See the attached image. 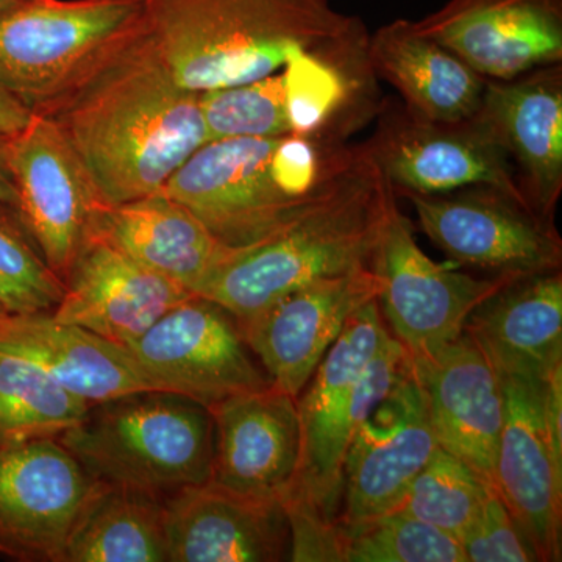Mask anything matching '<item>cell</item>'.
I'll list each match as a JSON object with an SVG mask.
<instances>
[{
	"label": "cell",
	"instance_id": "1",
	"mask_svg": "<svg viewBox=\"0 0 562 562\" xmlns=\"http://www.w3.org/2000/svg\"><path fill=\"white\" fill-rule=\"evenodd\" d=\"M201 92L181 88L140 29L35 113L63 133L109 205L161 191L206 143Z\"/></svg>",
	"mask_w": 562,
	"mask_h": 562
},
{
	"label": "cell",
	"instance_id": "2",
	"mask_svg": "<svg viewBox=\"0 0 562 562\" xmlns=\"http://www.w3.org/2000/svg\"><path fill=\"white\" fill-rule=\"evenodd\" d=\"M144 29L194 92L272 76L295 49L336 50L368 35L328 0H146Z\"/></svg>",
	"mask_w": 562,
	"mask_h": 562
},
{
	"label": "cell",
	"instance_id": "3",
	"mask_svg": "<svg viewBox=\"0 0 562 562\" xmlns=\"http://www.w3.org/2000/svg\"><path fill=\"white\" fill-rule=\"evenodd\" d=\"M395 192L364 146L338 183L269 238L232 249L195 288L236 321L313 281L372 268Z\"/></svg>",
	"mask_w": 562,
	"mask_h": 562
},
{
	"label": "cell",
	"instance_id": "4",
	"mask_svg": "<svg viewBox=\"0 0 562 562\" xmlns=\"http://www.w3.org/2000/svg\"><path fill=\"white\" fill-rule=\"evenodd\" d=\"M55 439L92 479L161 498L210 482L213 471L210 409L172 392L144 391L95 403Z\"/></svg>",
	"mask_w": 562,
	"mask_h": 562
},
{
	"label": "cell",
	"instance_id": "5",
	"mask_svg": "<svg viewBox=\"0 0 562 562\" xmlns=\"http://www.w3.org/2000/svg\"><path fill=\"white\" fill-rule=\"evenodd\" d=\"M146 0H14L0 11V85L36 110L143 29Z\"/></svg>",
	"mask_w": 562,
	"mask_h": 562
},
{
	"label": "cell",
	"instance_id": "6",
	"mask_svg": "<svg viewBox=\"0 0 562 562\" xmlns=\"http://www.w3.org/2000/svg\"><path fill=\"white\" fill-rule=\"evenodd\" d=\"M505 397L494 486L538 561L561 560L562 372L495 369Z\"/></svg>",
	"mask_w": 562,
	"mask_h": 562
},
{
	"label": "cell",
	"instance_id": "7",
	"mask_svg": "<svg viewBox=\"0 0 562 562\" xmlns=\"http://www.w3.org/2000/svg\"><path fill=\"white\" fill-rule=\"evenodd\" d=\"M279 138L210 140L176 169L161 191L187 206L224 246H254L328 192L314 201H299L281 190L271 171Z\"/></svg>",
	"mask_w": 562,
	"mask_h": 562
},
{
	"label": "cell",
	"instance_id": "8",
	"mask_svg": "<svg viewBox=\"0 0 562 562\" xmlns=\"http://www.w3.org/2000/svg\"><path fill=\"white\" fill-rule=\"evenodd\" d=\"M380 312L413 361L425 360L464 333L473 310L516 276L475 279L432 261L395 203L373 255ZM522 277V276H520Z\"/></svg>",
	"mask_w": 562,
	"mask_h": 562
},
{
	"label": "cell",
	"instance_id": "9",
	"mask_svg": "<svg viewBox=\"0 0 562 562\" xmlns=\"http://www.w3.org/2000/svg\"><path fill=\"white\" fill-rule=\"evenodd\" d=\"M390 335L379 303L361 306L325 353L297 397L302 452L297 476L283 501L312 506L338 522L342 505V462L353 432L355 387L362 369Z\"/></svg>",
	"mask_w": 562,
	"mask_h": 562
},
{
	"label": "cell",
	"instance_id": "10",
	"mask_svg": "<svg viewBox=\"0 0 562 562\" xmlns=\"http://www.w3.org/2000/svg\"><path fill=\"white\" fill-rule=\"evenodd\" d=\"M125 347L157 391L183 395L209 409L272 383L250 357L235 317L198 294Z\"/></svg>",
	"mask_w": 562,
	"mask_h": 562
},
{
	"label": "cell",
	"instance_id": "11",
	"mask_svg": "<svg viewBox=\"0 0 562 562\" xmlns=\"http://www.w3.org/2000/svg\"><path fill=\"white\" fill-rule=\"evenodd\" d=\"M402 195L412 202L422 232L460 265L495 276L561 271L562 241L554 224L506 192L469 187Z\"/></svg>",
	"mask_w": 562,
	"mask_h": 562
},
{
	"label": "cell",
	"instance_id": "12",
	"mask_svg": "<svg viewBox=\"0 0 562 562\" xmlns=\"http://www.w3.org/2000/svg\"><path fill=\"white\" fill-rule=\"evenodd\" d=\"M362 146L395 194L491 187L527 205L508 154L475 117L436 122L417 116L403 103L387 105Z\"/></svg>",
	"mask_w": 562,
	"mask_h": 562
},
{
	"label": "cell",
	"instance_id": "13",
	"mask_svg": "<svg viewBox=\"0 0 562 562\" xmlns=\"http://www.w3.org/2000/svg\"><path fill=\"white\" fill-rule=\"evenodd\" d=\"M18 214L52 272L65 283L103 206L101 192L57 125L32 111L10 135Z\"/></svg>",
	"mask_w": 562,
	"mask_h": 562
},
{
	"label": "cell",
	"instance_id": "14",
	"mask_svg": "<svg viewBox=\"0 0 562 562\" xmlns=\"http://www.w3.org/2000/svg\"><path fill=\"white\" fill-rule=\"evenodd\" d=\"M94 479L58 439L0 447V554L65 562L74 524Z\"/></svg>",
	"mask_w": 562,
	"mask_h": 562
},
{
	"label": "cell",
	"instance_id": "15",
	"mask_svg": "<svg viewBox=\"0 0 562 562\" xmlns=\"http://www.w3.org/2000/svg\"><path fill=\"white\" fill-rule=\"evenodd\" d=\"M438 447L427 397L413 371L351 435L338 522H360L394 509Z\"/></svg>",
	"mask_w": 562,
	"mask_h": 562
},
{
	"label": "cell",
	"instance_id": "16",
	"mask_svg": "<svg viewBox=\"0 0 562 562\" xmlns=\"http://www.w3.org/2000/svg\"><path fill=\"white\" fill-rule=\"evenodd\" d=\"M376 294L379 279L366 268L313 281L236 322L271 382L297 398L350 317Z\"/></svg>",
	"mask_w": 562,
	"mask_h": 562
},
{
	"label": "cell",
	"instance_id": "17",
	"mask_svg": "<svg viewBox=\"0 0 562 562\" xmlns=\"http://www.w3.org/2000/svg\"><path fill=\"white\" fill-rule=\"evenodd\" d=\"M414 22L486 80L562 63V0H449Z\"/></svg>",
	"mask_w": 562,
	"mask_h": 562
},
{
	"label": "cell",
	"instance_id": "18",
	"mask_svg": "<svg viewBox=\"0 0 562 562\" xmlns=\"http://www.w3.org/2000/svg\"><path fill=\"white\" fill-rule=\"evenodd\" d=\"M508 154L525 202L554 224L562 194V63L486 80L475 116Z\"/></svg>",
	"mask_w": 562,
	"mask_h": 562
},
{
	"label": "cell",
	"instance_id": "19",
	"mask_svg": "<svg viewBox=\"0 0 562 562\" xmlns=\"http://www.w3.org/2000/svg\"><path fill=\"white\" fill-rule=\"evenodd\" d=\"M168 562H276L290 557L291 531L279 498L206 482L165 502Z\"/></svg>",
	"mask_w": 562,
	"mask_h": 562
},
{
	"label": "cell",
	"instance_id": "20",
	"mask_svg": "<svg viewBox=\"0 0 562 562\" xmlns=\"http://www.w3.org/2000/svg\"><path fill=\"white\" fill-rule=\"evenodd\" d=\"M192 294L91 233L50 314L127 346Z\"/></svg>",
	"mask_w": 562,
	"mask_h": 562
},
{
	"label": "cell",
	"instance_id": "21",
	"mask_svg": "<svg viewBox=\"0 0 562 562\" xmlns=\"http://www.w3.org/2000/svg\"><path fill=\"white\" fill-rule=\"evenodd\" d=\"M214 457L210 482L255 497H284L301 464L297 398L271 383L210 409Z\"/></svg>",
	"mask_w": 562,
	"mask_h": 562
},
{
	"label": "cell",
	"instance_id": "22",
	"mask_svg": "<svg viewBox=\"0 0 562 562\" xmlns=\"http://www.w3.org/2000/svg\"><path fill=\"white\" fill-rule=\"evenodd\" d=\"M413 364L438 446L494 484L505 397L487 355L464 331L438 353Z\"/></svg>",
	"mask_w": 562,
	"mask_h": 562
},
{
	"label": "cell",
	"instance_id": "23",
	"mask_svg": "<svg viewBox=\"0 0 562 562\" xmlns=\"http://www.w3.org/2000/svg\"><path fill=\"white\" fill-rule=\"evenodd\" d=\"M0 347L36 362L90 405L157 391L127 347L57 321L50 313L9 314L0 319Z\"/></svg>",
	"mask_w": 562,
	"mask_h": 562
},
{
	"label": "cell",
	"instance_id": "24",
	"mask_svg": "<svg viewBox=\"0 0 562 562\" xmlns=\"http://www.w3.org/2000/svg\"><path fill=\"white\" fill-rule=\"evenodd\" d=\"M366 57L373 77L392 85L403 105L425 120L468 121L482 105L486 79L414 21L380 27L368 38Z\"/></svg>",
	"mask_w": 562,
	"mask_h": 562
},
{
	"label": "cell",
	"instance_id": "25",
	"mask_svg": "<svg viewBox=\"0 0 562 562\" xmlns=\"http://www.w3.org/2000/svg\"><path fill=\"white\" fill-rule=\"evenodd\" d=\"M464 331L495 369L562 372L561 271L514 277L473 310Z\"/></svg>",
	"mask_w": 562,
	"mask_h": 562
},
{
	"label": "cell",
	"instance_id": "26",
	"mask_svg": "<svg viewBox=\"0 0 562 562\" xmlns=\"http://www.w3.org/2000/svg\"><path fill=\"white\" fill-rule=\"evenodd\" d=\"M92 235L191 292L232 250L217 241L187 206L162 191L103 206L95 216Z\"/></svg>",
	"mask_w": 562,
	"mask_h": 562
},
{
	"label": "cell",
	"instance_id": "27",
	"mask_svg": "<svg viewBox=\"0 0 562 562\" xmlns=\"http://www.w3.org/2000/svg\"><path fill=\"white\" fill-rule=\"evenodd\" d=\"M166 498L94 480L74 524L65 562H165Z\"/></svg>",
	"mask_w": 562,
	"mask_h": 562
},
{
	"label": "cell",
	"instance_id": "28",
	"mask_svg": "<svg viewBox=\"0 0 562 562\" xmlns=\"http://www.w3.org/2000/svg\"><path fill=\"white\" fill-rule=\"evenodd\" d=\"M368 38L341 49H295L288 55L281 76L292 133L344 136L355 121L349 111L357 106L366 79L373 77L366 57Z\"/></svg>",
	"mask_w": 562,
	"mask_h": 562
},
{
	"label": "cell",
	"instance_id": "29",
	"mask_svg": "<svg viewBox=\"0 0 562 562\" xmlns=\"http://www.w3.org/2000/svg\"><path fill=\"white\" fill-rule=\"evenodd\" d=\"M90 406L36 362L0 347V447L58 438L76 427Z\"/></svg>",
	"mask_w": 562,
	"mask_h": 562
},
{
	"label": "cell",
	"instance_id": "30",
	"mask_svg": "<svg viewBox=\"0 0 562 562\" xmlns=\"http://www.w3.org/2000/svg\"><path fill=\"white\" fill-rule=\"evenodd\" d=\"M342 561L465 562L461 543L401 508L341 524Z\"/></svg>",
	"mask_w": 562,
	"mask_h": 562
},
{
	"label": "cell",
	"instance_id": "31",
	"mask_svg": "<svg viewBox=\"0 0 562 562\" xmlns=\"http://www.w3.org/2000/svg\"><path fill=\"white\" fill-rule=\"evenodd\" d=\"M486 483L464 461L438 447L395 508L461 542L479 513Z\"/></svg>",
	"mask_w": 562,
	"mask_h": 562
},
{
	"label": "cell",
	"instance_id": "32",
	"mask_svg": "<svg viewBox=\"0 0 562 562\" xmlns=\"http://www.w3.org/2000/svg\"><path fill=\"white\" fill-rule=\"evenodd\" d=\"M206 143L233 138H273L291 133L281 74L201 92Z\"/></svg>",
	"mask_w": 562,
	"mask_h": 562
},
{
	"label": "cell",
	"instance_id": "33",
	"mask_svg": "<svg viewBox=\"0 0 562 562\" xmlns=\"http://www.w3.org/2000/svg\"><path fill=\"white\" fill-rule=\"evenodd\" d=\"M65 283L46 265L20 214L0 203V297L11 314L52 313Z\"/></svg>",
	"mask_w": 562,
	"mask_h": 562
},
{
	"label": "cell",
	"instance_id": "34",
	"mask_svg": "<svg viewBox=\"0 0 562 562\" xmlns=\"http://www.w3.org/2000/svg\"><path fill=\"white\" fill-rule=\"evenodd\" d=\"M460 543L465 562L538 561L530 539L492 483L484 484L479 513Z\"/></svg>",
	"mask_w": 562,
	"mask_h": 562
},
{
	"label": "cell",
	"instance_id": "35",
	"mask_svg": "<svg viewBox=\"0 0 562 562\" xmlns=\"http://www.w3.org/2000/svg\"><path fill=\"white\" fill-rule=\"evenodd\" d=\"M32 110L0 85V132L14 135L31 121Z\"/></svg>",
	"mask_w": 562,
	"mask_h": 562
},
{
	"label": "cell",
	"instance_id": "36",
	"mask_svg": "<svg viewBox=\"0 0 562 562\" xmlns=\"http://www.w3.org/2000/svg\"><path fill=\"white\" fill-rule=\"evenodd\" d=\"M10 135L0 132V203L18 211V191L10 168Z\"/></svg>",
	"mask_w": 562,
	"mask_h": 562
},
{
	"label": "cell",
	"instance_id": "37",
	"mask_svg": "<svg viewBox=\"0 0 562 562\" xmlns=\"http://www.w3.org/2000/svg\"><path fill=\"white\" fill-rule=\"evenodd\" d=\"M10 310L7 308L5 302L2 301V297H0V319H3V317L9 316Z\"/></svg>",
	"mask_w": 562,
	"mask_h": 562
},
{
	"label": "cell",
	"instance_id": "38",
	"mask_svg": "<svg viewBox=\"0 0 562 562\" xmlns=\"http://www.w3.org/2000/svg\"><path fill=\"white\" fill-rule=\"evenodd\" d=\"M13 2L14 0H0V11L7 9V7L11 5Z\"/></svg>",
	"mask_w": 562,
	"mask_h": 562
}]
</instances>
